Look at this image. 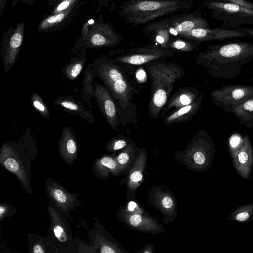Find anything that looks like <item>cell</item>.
Segmentation results:
<instances>
[{
  "instance_id": "484cf974",
  "label": "cell",
  "mask_w": 253,
  "mask_h": 253,
  "mask_svg": "<svg viewBox=\"0 0 253 253\" xmlns=\"http://www.w3.org/2000/svg\"><path fill=\"white\" fill-rule=\"evenodd\" d=\"M115 159L104 156L97 159L94 166L95 173L102 178L107 177L110 173H117L120 168Z\"/></svg>"
},
{
  "instance_id": "7dc6e473",
  "label": "cell",
  "mask_w": 253,
  "mask_h": 253,
  "mask_svg": "<svg viewBox=\"0 0 253 253\" xmlns=\"http://www.w3.org/2000/svg\"><path fill=\"white\" fill-rule=\"evenodd\" d=\"M251 80L253 81V76L252 77Z\"/></svg>"
},
{
  "instance_id": "30bf717a",
  "label": "cell",
  "mask_w": 253,
  "mask_h": 253,
  "mask_svg": "<svg viewBox=\"0 0 253 253\" xmlns=\"http://www.w3.org/2000/svg\"><path fill=\"white\" fill-rule=\"evenodd\" d=\"M174 55L173 49L151 44L145 47L131 48L127 53L114 60L120 64L142 65L155 61L164 60Z\"/></svg>"
},
{
  "instance_id": "cb8c5ba5",
  "label": "cell",
  "mask_w": 253,
  "mask_h": 253,
  "mask_svg": "<svg viewBox=\"0 0 253 253\" xmlns=\"http://www.w3.org/2000/svg\"><path fill=\"white\" fill-rule=\"evenodd\" d=\"M50 216L51 229L58 241L63 243L69 240L70 233L60 214L53 207H48Z\"/></svg>"
},
{
  "instance_id": "f546056e",
  "label": "cell",
  "mask_w": 253,
  "mask_h": 253,
  "mask_svg": "<svg viewBox=\"0 0 253 253\" xmlns=\"http://www.w3.org/2000/svg\"><path fill=\"white\" fill-rule=\"evenodd\" d=\"M244 138V135L238 132L233 133L229 136L227 141L229 155L236 152L242 146Z\"/></svg>"
},
{
  "instance_id": "e0dca14e",
  "label": "cell",
  "mask_w": 253,
  "mask_h": 253,
  "mask_svg": "<svg viewBox=\"0 0 253 253\" xmlns=\"http://www.w3.org/2000/svg\"><path fill=\"white\" fill-rule=\"evenodd\" d=\"M203 94H200L196 87H185L178 89L169 99L161 111V117L166 115L172 109H176L189 105L198 100Z\"/></svg>"
},
{
  "instance_id": "7bdbcfd3",
  "label": "cell",
  "mask_w": 253,
  "mask_h": 253,
  "mask_svg": "<svg viewBox=\"0 0 253 253\" xmlns=\"http://www.w3.org/2000/svg\"><path fill=\"white\" fill-rule=\"evenodd\" d=\"M36 0H12V6L14 7L19 2H22L26 4L33 5Z\"/></svg>"
},
{
  "instance_id": "ffe728a7",
  "label": "cell",
  "mask_w": 253,
  "mask_h": 253,
  "mask_svg": "<svg viewBox=\"0 0 253 253\" xmlns=\"http://www.w3.org/2000/svg\"><path fill=\"white\" fill-rule=\"evenodd\" d=\"M203 95L194 102L180 108L173 109L165 116L164 123L167 126L186 122L192 118L200 110Z\"/></svg>"
},
{
  "instance_id": "52a82bcc",
  "label": "cell",
  "mask_w": 253,
  "mask_h": 253,
  "mask_svg": "<svg viewBox=\"0 0 253 253\" xmlns=\"http://www.w3.org/2000/svg\"><path fill=\"white\" fill-rule=\"evenodd\" d=\"M203 5L212 11L213 18L221 22L225 28H238L253 25V9L228 2L204 0Z\"/></svg>"
},
{
  "instance_id": "ba28073f",
  "label": "cell",
  "mask_w": 253,
  "mask_h": 253,
  "mask_svg": "<svg viewBox=\"0 0 253 253\" xmlns=\"http://www.w3.org/2000/svg\"><path fill=\"white\" fill-rule=\"evenodd\" d=\"M122 35L114 30L110 24H94L86 36L79 39L69 54L70 57L78 54L83 47L98 48L115 46L120 42Z\"/></svg>"
},
{
  "instance_id": "b9f144b4",
  "label": "cell",
  "mask_w": 253,
  "mask_h": 253,
  "mask_svg": "<svg viewBox=\"0 0 253 253\" xmlns=\"http://www.w3.org/2000/svg\"><path fill=\"white\" fill-rule=\"evenodd\" d=\"M9 207L5 204H1L0 205V218L1 220L6 217L9 213Z\"/></svg>"
},
{
  "instance_id": "60d3db41",
  "label": "cell",
  "mask_w": 253,
  "mask_h": 253,
  "mask_svg": "<svg viewBox=\"0 0 253 253\" xmlns=\"http://www.w3.org/2000/svg\"><path fill=\"white\" fill-rule=\"evenodd\" d=\"M127 210L129 213H140V211L136 203L134 201H130L127 206Z\"/></svg>"
},
{
  "instance_id": "c3c4849f",
  "label": "cell",
  "mask_w": 253,
  "mask_h": 253,
  "mask_svg": "<svg viewBox=\"0 0 253 253\" xmlns=\"http://www.w3.org/2000/svg\"><path fill=\"white\" fill-rule=\"evenodd\" d=\"M252 38L253 39V36L252 37Z\"/></svg>"
},
{
  "instance_id": "d6a6232c",
  "label": "cell",
  "mask_w": 253,
  "mask_h": 253,
  "mask_svg": "<svg viewBox=\"0 0 253 253\" xmlns=\"http://www.w3.org/2000/svg\"><path fill=\"white\" fill-rule=\"evenodd\" d=\"M133 150L132 144H129L125 150L120 153L115 158L119 166H123L127 163L130 159V153Z\"/></svg>"
},
{
  "instance_id": "83f0119b",
  "label": "cell",
  "mask_w": 253,
  "mask_h": 253,
  "mask_svg": "<svg viewBox=\"0 0 253 253\" xmlns=\"http://www.w3.org/2000/svg\"><path fill=\"white\" fill-rule=\"evenodd\" d=\"M199 42L193 39L188 42L178 37L170 42L167 47L180 51L191 52L197 48Z\"/></svg>"
},
{
  "instance_id": "ab89813d",
  "label": "cell",
  "mask_w": 253,
  "mask_h": 253,
  "mask_svg": "<svg viewBox=\"0 0 253 253\" xmlns=\"http://www.w3.org/2000/svg\"><path fill=\"white\" fill-rule=\"evenodd\" d=\"M161 204L164 208L170 209L173 206V202L172 199L170 197L166 196L162 198Z\"/></svg>"
},
{
  "instance_id": "ee69618b",
  "label": "cell",
  "mask_w": 253,
  "mask_h": 253,
  "mask_svg": "<svg viewBox=\"0 0 253 253\" xmlns=\"http://www.w3.org/2000/svg\"><path fill=\"white\" fill-rule=\"evenodd\" d=\"M7 0H0V16L2 15L4 11Z\"/></svg>"
},
{
  "instance_id": "bcb514c9",
  "label": "cell",
  "mask_w": 253,
  "mask_h": 253,
  "mask_svg": "<svg viewBox=\"0 0 253 253\" xmlns=\"http://www.w3.org/2000/svg\"><path fill=\"white\" fill-rule=\"evenodd\" d=\"M98 0L99 1L100 4H101L104 5H105V4H107V5L108 2L110 0Z\"/></svg>"
},
{
  "instance_id": "5b68a950",
  "label": "cell",
  "mask_w": 253,
  "mask_h": 253,
  "mask_svg": "<svg viewBox=\"0 0 253 253\" xmlns=\"http://www.w3.org/2000/svg\"><path fill=\"white\" fill-rule=\"evenodd\" d=\"M209 24L199 10L188 13L171 15L157 21L148 23L144 31L155 42L162 48H167L168 44L180 37L184 33L196 28H208Z\"/></svg>"
},
{
  "instance_id": "44dd1931",
  "label": "cell",
  "mask_w": 253,
  "mask_h": 253,
  "mask_svg": "<svg viewBox=\"0 0 253 253\" xmlns=\"http://www.w3.org/2000/svg\"><path fill=\"white\" fill-rule=\"evenodd\" d=\"M79 3L58 14L48 16L40 22L38 26L39 32H45L55 28H61L75 16Z\"/></svg>"
},
{
  "instance_id": "836d02e7",
  "label": "cell",
  "mask_w": 253,
  "mask_h": 253,
  "mask_svg": "<svg viewBox=\"0 0 253 253\" xmlns=\"http://www.w3.org/2000/svg\"><path fill=\"white\" fill-rule=\"evenodd\" d=\"M143 178L141 169H135L133 170L129 176V184L131 186L137 185Z\"/></svg>"
},
{
  "instance_id": "7a4b0ae2",
  "label": "cell",
  "mask_w": 253,
  "mask_h": 253,
  "mask_svg": "<svg viewBox=\"0 0 253 253\" xmlns=\"http://www.w3.org/2000/svg\"><path fill=\"white\" fill-rule=\"evenodd\" d=\"M93 63L96 77L102 80L116 103L122 125L131 121L136 115V107L132 100L140 92L136 85L121 64L114 59L103 55Z\"/></svg>"
},
{
  "instance_id": "4316f807",
  "label": "cell",
  "mask_w": 253,
  "mask_h": 253,
  "mask_svg": "<svg viewBox=\"0 0 253 253\" xmlns=\"http://www.w3.org/2000/svg\"><path fill=\"white\" fill-rule=\"evenodd\" d=\"M253 218V202L240 205L229 215L228 220L239 223H249Z\"/></svg>"
},
{
  "instance_id": "277c9868",
  "label": "cell",
  "mask_w": 253,
  "mask_h": 253,
  "mask_svg": "<svg viewBox=\"0 0 253 253\" xmlns=\"http://www.w3.org/2000/svg\"><path fill=\"white\" fill-rule=\"evenodd\" d=\"M193 4L185 0H129L120 6L119 14L134 27L178 11L186 12Z\"/></svg>"
},
{
  "instance_id": "d590c367",
  "label": "cell",
  "mask_w": 253,
  "mask_h": 253,
  "mask_svg": "<svg viewBox=\"0 0 253 253\" xmlns=\"http://www.w3.org/2000/svg\"><path fill=\"white\" fill-rule=\"evenodd\" d=\"M100 252L101 253H115L119 252L110 243L104 240H100Z\"/></svg>"
},
{
  "instance_id": "8d00e7d4",
  "label": "cell",
  "mask_w": 253,
  "mask_h": 253,
  "mask_svg": "<svg viewBox=\"0 0 253 253\" xmlns=\"http://www.w3.org/2000/svg\"><path fill=\"white\" fill-rule=\"evenodd\" d=\"M217 0L230 2L240 5L245 7L253 9V3L247 0Z\"/></svg>"
},
{
  "instance_id": "4fadbf2b",
  "label": "cell",
  "mask_w": 253,
  "mask_h": 253,
  "mask_svg": "<svg viewBox=\"0 0 253 253\" xmlns=\"http://www.w3.org/2000/svg\"><path fill=\"white\" fill-rule=\"evenodd\" d=\"M253 96V86L229 85L213 90L210 97L212 102L224 110L232 113L233 108Z\"/></svg>"
},
{
  "instance_id": "4dcf8cb0",
  "label": "cell",
  "mask_w": 253,
  "mask_h": 253,
  "mask_svg": "<svg viewBox=\"0 0 253 253\" xmlns=\"http://www.w3.org/2000/svg\"><path fill=\"white\" fill-rule=\"evenodd\" d=\"M79 0H61L55 5L51 14V15H54L65 11L79 3Z\"/></svg>"
},
{
  "instance_id": "d4e9b609",
  "label": "cell",
  "mask_w": 253,
  "mask_h": 253,
  "mask_svg": "<svg viewBox=\"0 0 253 253\" xmlns=\"http://www.w3.org/2000/svg\"><path fill=\"white\" fill-rule=\"evenodd\" d=\"M232 113L241 124L251 128L253 126V96L235 106Z\"/></svg>"
},
{
  "instance_id": "f35d334b",
  "label": "cell",
  "mask_w": 253,
  "mask_h": 253,
  "mask_svg": "<svg viewBox=\"0 0 253 253\" xmlns=\"http://www.w3.org/2000/svg\"><path fill=\"white\" fill-rule=\"evenodd\" d=\"M31 252L34 253H45L47 252L43 244L40 242L33 244L32 247Z\"/></svg>"
},
{
  "instance_id": "5bb4252c",
  "label": "cell",
  "mask_w": 253,
  "mask_h": 253,
  "mask_svg": "<svg viewBox=\"0 0 253 253\" xmlns=\"http://www.w3.org/2000/svg\"><path fill=\"white\" fill-rule=\"evenodd\" d=\"M95 99L102 114L111 127L119 131V125L122 124L121 115L113 96L105 87L97 81L94 82Z\"/></svg>"
},
{
  "instance_id": "6da1fadb",
  "label": "cell",
  "mask_w": 253,
  "mask_h": 253,
  "mask_svg": "<svg viewBox=\"0 0 253 253\" xmlns=\"http://www.w3.org/2000/svg\"><path fill=\"white\" fill-rule=\"evenodd\" d=\"M253 60V44L235 41L208 45L198 54L196 64L214 78L235 79Z\"/></svg>"
},
{
  "instance_id": "7402d4cb",
  "label": "cell",
  "mask_w": 253,
  "mask_h": 253,
  "mask_svg": "<svg viewBox=\"0 0 253 253\" xmlns=\"http://www.w3.org/2000/svg\"><path fill=\"white\" fill-rule=\"evenodd\" d=\"M86 55V48L83 47L75 56L70 57L69 63L62 68V74L70 81L75 80L80 74L87 60Z\"/></svg>"
},
{
  "instance_id": "1f68e13d",
  "label": "cell",
  "mask_w": 253,
  "mask_h": 253,
  "mask_svg": "<svg viewBox=\"0 0 253 253\" xmlns=\"http://www.w3.org/2000/svg\"><path fill=\"white\" fill-rule=\"evenodd\" d=\"M127 141L120 137H114L107 144L106 149L109 151H115L123 148L127 145Z\"/></svg>"
},
{
  "instance_id": "e575fe53",
  "label": "cell",
  "mask_w": 253,
  "mask_h": 253,
  "mask_svg": "<svg viewBox=\"0 0 253 253\" xmlns=\"http://www.w3.org/2000/svg\"><path fill=\"white\" fill-rule=\"evenodd\" d=\"M128 217L129 224L134 227L142 226L146 221L144 217L136 213L130 215Z\"/></svg>"
},
{
  "instance_id": "603a6c76",
  "label": "cell",
  "mask_w": 253,
  "mask_h": 253,
  "mask_svg": "<svg viewBox=\"0 0 253 253\" xmlns=\"http://www.w3.org/2000/svg\"><path fill=\"white\" fill-rule=\"evenodd\" d=\"M95 77H96L93 63L89 64L84 70L80 98L87 104L90 109L92 108L91 99L95 98L94 82Z\"/></svg>"
},
{
  "instance_id": "74e56055",
  "label": "cell",
  "mask_w": 253,
  "mask_h": 253,
  "mask_svg": "<svg viewBox=\"0 0 253 253\" xmlns=\"http://www.w3.org/2000/svg\"><path fill=\"white\" fill-rule=\"evenodd\" d=\"M135 76L137 81L140 83L145 82L147 79L146 72L143 68H139L137 70Z\"/></svg>"
},
{
  "instance_id": "7c38bea8",
  "label": "cell",
  "mask_w": 253,
  "mask_h": 253,
  "mask_svg": "<svg viewBox=\"0 0 253 253\" xmlns=\"http://www.w3.org/2000/svg\"><path fill=\"white\" fill-rule=\"evenodd\" d=\"M253 36V28H196L182 34L180 37L196 40L200 42L244 38Z\"/></svg>"
},
{
  "instance_id": "8992f818",
  "label": "cell",
  "mask_w": 253,
  "mask_h": 253,
  "mask_svg": "<svg viewBox=\"0 0 253 253\" xmlns=\"http://www.w3.org/2000/svg\"><path fill=\"white\" fill-rule=\"evenodd\" d=\"M36 140L27 128L16 141H5L0 152V162L7 170L15 174L27 192L30 191V174L25 163L28 150L36 146Z\"/></svg>"
},
{
  "instance_id": "f6af8a7d",
  "label": "cell",
  "mask_w": 253,
  "mask_h": 253,
  "mask_svg": "<svg viewBox=\"0 0 253 253\" xmlns=\"http://www.w3.org/2000/svg\"><path fill=\"white\" fill-rule=\"evenodd\" d=\"M61 0H48V3L50 6H52L57 4Z\"/></svg>"
},
{
  "instance_id": "2e32d148",
  "label": "cell",
  "mask_w": 253,
  "mask_h": 253,
  "mask_svg": "<svg viewBox=\"0 0 253 253\" xmlns=\"http://www.w3.org/2000/svg\"><path fill=\"white\" fill-rule=\"evenodd\" d=\"M47 194L56 206L64 211L73 209L78 202L75 194L69 193L62 186L50 178L46 182Z\"/></svg>"
},
{
  "instance_id": "ac0fdd59",
  "label": "cell",
  "mask_w": 253,
  "mask_h": 253,
  "mask_svg": "<svg viewBox=\"0 0 253 253\" xmlns=\"http://www.w3.org/2000/svg\"><path fill=\"white\" fill-rule=\"evenodd\" d=\"M58 150L61 158L69 165H71L77 158L78 146L76 133L68 126H65L63 129Z\"/></svg>"
},
{
  "instance_id": "d6986e66",
  "label": "cell",
  "mask_w": 253,
  "mask_h": 253,
  "mask_svg": "<svg viewBox=\"0 0 253 253\" xmlns=\"http://www.w3.org/2000/svg\"><path fill=\"white\" fill-rule=\"evenodd\" d=\"M54 104L63 110L73 115L77 114L81 118L85 120L90 124L94 123L95 120L91 109L87 110L82 102L71 96H60L54 101Z\"/></svg>"
},
{
  "instance_id": "9a60e30c",
  "label": "cell",
  "mask_w": 253,
  "mask_h": 253,
  "mask_svg": "<svg viewBox=\"0 0 253 253\" xmlns=\"http://www.w3.org/2000/svg\"><path fill=\"white\" fill-rule=\"evenodd\" d=\"M242 146L230 155L233 166L237 173L243 179H248L253 169V146L249 136L244 134Z\"/></svg>"
},
{
  "instance_id": "9c48e42d",
  "label": "cell",
  "mask_w": 253,
  "mask_h": 253,
  "mask_svg": "<svg viewBox=\"0 0 253 253\" xmlns=\"http://www.w3.org/2000/svg\"><path fill=\"white\" fill-rule=\"evenodd\" d=\"M215 152L213 140L207 132L202 129L196 132L186 150L195 168L200 171L207 170L212 165Z\"/></svg>"
},
{
  "instance_id": "3957f363",
  "label": "cell",
  "mask_w": 253,
  "mask_h": 253,
  "mask_svg": "<svg viewBox=\"0 0 253 253\" xmlns=\"http://www.w3.org/2000/svg\"><path fill=\"white\" fill-rule=\"evenodd\" d=\"M146 68L151 84L148 114L150 117L155 118L168 101L174 83L183 78L184 71L180 66L163 60L150 62Z\"/></svg>"
},
{
  "instance_id": "f1b7e54d",
  "label": "cell",
  "mask_w": 253,
  "mask_h": 253,
  "mask_svg": "<svg viewBox=\"0 0 253 253\" xmlns=\"http://www.w3.org/2000/svg\"><path fill=\"white\" fill-rule=\"evenodd\" d=\"M31 102L34 108L42 117L49 118L50 114L47 104L37 93H33L31 96Z\"/></svg>"
},
{
  "instance_id": "8fae6325",
  "label": "cell",
  "mask_w": 253,
  "mask_h": 253,
  "mask_svg": "<svg viewBox=\"0 0 253 253\" xmlns=\"http://www.w3.org/2000/svg\"><path fill=\"white\" fill-rule=\"evenodd\" d=\"M24 23L21 22L14 28L10 27L2 36L0 56L6 72L10 70L17 61L24 39Z\"/></svg>"
}]
</instances>
